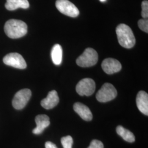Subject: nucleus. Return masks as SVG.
I'll use <instances>...</instances> for the list:
<instances>
[{
  "instance_id": "f257e3e1",
  "label": "nucleus",
  "mask_w": 148,
  "mask_h": 148,
  "mask_svg": "<svg viewBox=\"0 0 148 148\" xmlns=\"http://www.w3.org/2000/svg\"><path fill=\"white\" fill-rule=\"evenodd\" d=\"M4 30L8 37L18 38L27 34V26L25 22L20 20L10 19L5 23Z\"/></svg>"
},
{
  "instance_id": "f03ea898",
  "label": "nucleus",
  "mask_w": 148,
  "mask_h": 148,
  "mask_svg": "<svg viewBox=\"0 0 148 148\" xmlns=\"http://www.w3.org/2000/svg\"><path fill=\"white\" fill-rule=\"evenodd\" d=\"M116 32L118 41L122 47L131 48L134 46L136 38L130 27L121 24L117 27Z\"/></svg>"
},
{
  "instance_id": "7ed1b4c3",
  "label": "nucleus",
  "mask_w": 148,
  "mask_h": 148,
  "mask_svg": "<svg viewBox=\"0 0 148 148\" xmlns=\"http://www.w3.org/2000/svg\"><path fill=\"white\" fill-rule=\"evenodd\" d=\"M98 60V55L95 50L92 48H87L76 60L77 64L83 68L94 66Z\"/></svg>"
},
{
  "instance_id": "20e7f679",
  "label": "nucleus",
  "mask_w": 148,
  "mask_h": 148,
  "mask_svg": "<svg viewBox=\"0 0 148 148\" xmlns=\"http://www.w3.org/2000/svg\"><path fill=\"white\" fill-rule=\"evenodd\" d=\"M117 90L113 85L106 83L102 86L96 95V98L99 102L106 103L112 101L116 98Z\"/></svg>"
},
{
  "instance_id": "39448f33",
  "label": "nucleus",
  "mask_w": 148,
  "mask_h": 148,
  "mask_svg": "<svg viewBox=\"0 0 148 148\" xmlns=\"http://www.w3.org/2000/svg\"><path fill=\"white\" fill-rule=\"evenodd\" d=\"M56 5L57 10L64 15L73 18L79 15L78 8L68 0H57Z\"/></svg>"
},
{
  "instance_id": "423d86ee",
  "label": "nucleus",
  "mask_w": 148,
  "mask_h": 148,
  "mask_svg": "<svg viewBox=\"0 0 148 148\" xmlns=\"http://www.w3.org/2000/svg\"><path fill=\"white\" fill-rule=\"evenodd\" d=\"M31 97L32 91L29 89L20 90L14 95L12 101V105L16 110L22 109L26 106Z\"/></svg>"
},
{
  "instance_id": "0eeeda50",
  "label": "nucleus",
  "mask_w": 148,
  "mask_h": 148,
  "mask_svg": "<svg viewBox=\"0 0 148 148\" xmlns=\"http://www.w3.org/2000/svg\"><path fill=\"white\" fill-rule=\"evenodd\" d=\"M95 82L90 78L81 79L76 87V92L81 96H90L95 92Z\"/></svg>"
},
{
  "instance_id": "6e6552de",
  "label": "nucleus",
  "mask_w": 148,
  "mask_h": 148,
  "mask_svg": "<svg viewBox=\"0 0 148 148\" xmlns=\"http://www.w3.org/2000/svg\"><path fill=\"white\" fill-rule=\"evenodd\" d=\"M3 61L5 65L17 69H24L27 68L25 60L19 53H9L3 58Z\"/></svg>"
},
{
  "instance_id": "1a4fd4ad",
  "label": "nucleus",
  "mask_w": 148,
  "mask_h": 148,
  "mask_svg": "<svg viewBox=\"0 0 148 148\" xmlns=\"http://www.w3.org/2000/svg\"><path fill=\"white\" fill-rule=\"evenodd\" d=\"M101 68L106 73L111 75L120 71L122 66L121 63L115 59L106 58L102 62Z\"/></svg>"
},
{
  "instance_id": "9d476101",
  "label": "nucleus",
  "mask_w": 148,
  "mask_h": 148,
  "mask_svg": "<svg viewBox=\"0 0 148 148\" xmlns=\"http://www.w3.org/2000/svg\"><path fill=\"white\" fill-rule=\"evenodd\" d=\"M59 101L58 93L56 90H53L49 92L46 98L41 101V105L47 110L51 109L57 106Z\"/></svg>"
},
{
  "instance_id": "9b49d317",
  "label": "nucleus",
  "mask_w": 148,
  "mask_h": 148,
  "mask_svg": "<svg viewBox=\"0 0 148 148\" xmlns=\"http://www.w3.org/2000/svg\"><path fill=\"white\" fill-rule=\"evenodd\" d=\"M136 103L139 110L143 114L148 115V95L145 91L141 90L138 93Z\"/></svg>"
},
{
  "instance_id": "f8f14e48",
  "label": "nucleus",
  "mask_w": 148,
  "mask_h": 148,
  "mask_svg": "<svg viewBox=\"0 0 148 148\" xmlns=\"http://www.w3.org/2000/svg\"><path fill=\"white\" fill-rule=\"evenodd\" d=\"M36 127L35 128L32 133L35 134H40L43 132L46 128L50 125L49 118L46 115H38L35 117Z\"/></svg>"
},
{
  "instance_id": "ddd939ff",
  "label": "nucleus",
  "mask_w": 148,
  "mask_h": 148,
  "mask_svg": "<svg viewBox=\"0 0 148 148\" xmlns=\"http://www.w3.org/2000/svg\"><path fill=\"white\" fill-rule=\"evenodd\" d=\"M75 111L81 117L83 120L87 121L92 120L93 115L90 109L86 106L81 103H76L74 105Z\"/></svg>"
},
{
  "instance_id": "4468645a",
  "label": "nucleus",
  "mask_w": 148,
  "mask_h": 148,
  "mask_svg": "<svg viewBox=\"0 0 148 148\" xmlns=\"http://www.w3.org/2000/svg\"><path fill=\"white\" fill-rule=\"evenodd\" d=\"M5 7L9 11H14L19 8L27 9L29 7V3L27 0H7Z\"/></svg>"
},
{
  "instance_id": "2eb2a0df",
  "label": "nucleus",
  "mask_w": 148,
  "mask_h": 148,
  "mask_svg": "<svg viewBox=\"0 0 148 148\" xmlns=\"http://www.w3.org/2000/svg\"><path fill=\"white\" fill-rule=\"evenodd\" d=\"M63 57V50L61 46L59 44L55 45L51 51V58L53 63L56 65H59L62 63Z\"/></svg>"
},
{
  "instance_id": "dca6fc26",
  "label": "nucleus",
  "mask_w": 148,
  "mask_h": 148,
  "mask_svg": "<svg viewBox=\"0 0 148 148\" xmlns=\"http://www.w3.org/2000/svg\"><path fill=\"white\" fill-rule=\"evenodd\" d=\"M116 132L126 142L133 143L135 141V137L133 133L121 126H119L117 127Z\"/></svg>"
},
{
  "instance_id": "f3484780",
  "label": "nucleus",
  "mask_w": 148,
  "mask_h": 148,
  "mask_svg": "<svg viewBox=\"0 0 148 148\" xmlns=\"http://www.w3.org/2000/svg\"><path fill=\"white\" fill-rule=\"evenodd\" d=\"M61 143L64 148H72L73 144V138L70 136L64 137L61 139Z\"/></svg>"
},
{
  "instance_id": "a211bd4d",
  "label": "nucleus",
  "mask_w": 148,
  "mask_h": 148,
  "mask_svg": "<svg viewBox=\"0 0 148 148\" xmlns=\"http://www.w3.org/2000/svg\"><path fill=\"white\" fill-rule=\"evenodd\" d=\"M138 27L139 29L143 32L146 33L148 32V19H140L138 22Z\"/></svg>"
},
{
  "instance_id": "6ab92c4d",
  "label": "nucleus",
  "mask_w": 148,
  "mask_h": 148,
  "mask_svg": "<svg viewBox=\"0 0 148 148\" xmlns=\"http://www.w3.org/2000/svg\"><path fill=\"white\" fill-rule=\"evenodd\" d=\"M142 16L143 19H148V1L147 0L143 1L142 3Z\"/></svg>"
},
{
  "instance_id": "aec40b11",
  "label": "nucleus",
  "mask_w": 148,
  "mask_h": 148,
  "mask_svg": "<svg viewBox=\"0 0 148 148\" xmlns=\"http://www.w3.org/2000/svg\"><path fill=\"white\" fill-rule=\"evenodd\" d=\"M88 148H104L103 143L98 140H93Z\"/></svg>"
},
{
  "instance_id": "412c9836",
  "label": "nucleus",
  "mask_w": 148,
  "mask_h": 148,
  "mask_svg": "<svg viewBox=\"0 0 148 148\" xmlns=\"http://www.w3.org/2000/svg\"><path fill=\"white\" fill-rule=\"evenodd\" d=\"M45 147L46 148H57L56 144L51 142H47L45 143Z\"/></svg>"
},
{
  "instance_id": "4be33fe9",
  "label": "nucleus",
  "mask_w": 148,
  "mask_h": 148,
  "mask_svg": "<svg viewBox=\"0 0 148 148\" xmlns=\"http://www.w3.org/2000/svg\"><path fill=\"white\" fill-rule=\"evenodd\" d=\"M101 2H106V0H99Z\"/></svg>"
}]
</instances>
